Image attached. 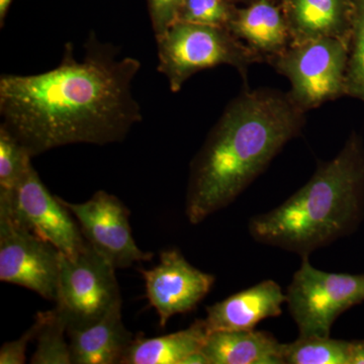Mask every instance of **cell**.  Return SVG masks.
Instances as JSON below:
<instances>
[{"label":"cell","mask_w":364,"mask_h":364,"mask_svg":"<svg viewBox=\"0 0 364 364\" xmlns=\"http://www.w3.org/2000/svg\"><path fill=\"white\" fill-rule=\"evenodd\" d=\"M76 59L67 43L61 63L33 75L0 77V114L7 133L32 157L71 144L121 142L142 111L133 93L141 62L91 33Z\"/></svg>","instance_id":"obj_1"},{"label":"cell","mask_w":364,"mask_h":364,"mask_svg":"<svg viewBox=\"0 0 364 364\" xmlns=\"http://www.w3.org/2000/svg\"><path fill=\"white\" fill-rule=\"evenodd\" d=\"M289 93L242 91L227 105L191 163L186 215L200 224L231 205L305 127Z\"/></svg>","instance_id":"obj_2"},{"label":"cell","mask_w":364,"mask_h":364,"mask_svg":"<svg viewBox=\"0 0 364 364\" xmlns=\"http://www.w3.org/2000/svg\"><path fill=\"white\" fill-rule=\"evenodd\" d=\"M364 219V142L353 132L341 151L320 162L303 188L269 212L251 218L254 240L301 257L349 236Z\"/></svg>","instance_id":"obj_3"},{"label":"cell","mask_w":364,"mask_h":364,"mask_svg":"<svg viewBox=\"0 0 364 364\" xmlns=\"http://www.w3.org/2000/svg\"><path fill=\"white\" fill-rule=\"evenodd\" d=\"M156 38L157 70L167 78L172 92L205 69L230 65L245 74L256 59L228 26L177 21Z\"/></svg>","instance_id":"obj_4"},{"label":"cell","mask_w":364,"mask_h":364,"mask_svg":"<svg viewBox=\"0 0 364 364\" xmlns=\"http://www.w3.org/2000/svg\"><path fill=\"white\" fill-rule=\"evenodd\" d=\"M350 37L294 42L277 55L275 67L291 82L289 95L304 111L346 95Z\"/></svg>","instance_id":"obj_5"},{"label":"cell","mask_w":364,"mask_h":364,"mask_svg":"<svg viewBox=\"0 0 364 364\" xmlns=\"http://www.w3.org/2000/svg\"><path fill=\"white\" fill-rule=\"evenodd\" d=\"M363 301L364 274L317 269L309 256L301 257L287 291V309L301 337H330L337 318Z\"/></svg>","instance_id":"obj_6"},{"label":"cell","mask_w":364,"mask_h":364,"mask_svg":"<svg viewBox=\"0 0 364 364\" xmlns=\"http://www.w3.org/2000/svg\"><path fill=\"white\" fill-rule=\"evenodd\" d=\"M122 301L116 268L87 243L75 257L61 255L56 306L68 328L83 327Z\"/></svg>","instance_id":"obj_7"},{"label":"cell","mask_w":364,"mask_h":364,"mask_svg":"<svg viewBox=\"0 0 364 364\" xmlns=\"http://www.w3.org/2000/svg\"><path fill=\"white\" fill-rule=\"evenodd\" d=\"M61 252L0 207V280L56 301Z\"/></svg>","instance_id":"obj_8"},{"label":"cell","mask_w":364,"mask_h":364,"mask_svg":"<svg viewBox=\"0 0 364 364\" xmlns=\"http://www.w3.org/2000/svg\"><path fill=\"white\" fill-rule=\"evenodd\" d=\"M0 207L63 255L75 257L87 245L78 223L61 198L48 191L33 167L13 193H0Z\"/></svg>","instance_id":"obj_9"},{"label":"cell","mask_w":364,"mask_h":364,"mask_svg":"<svg viewBox=\"0 0 364 364\" xmlns=\"http://www.w3.org/2000/svg\"><path fill=\"white\" fill-rule=\"evenodd\" d=\"M61 202L78 222L86 242L116 269L152 259L153 253L136 245L129 221L130 212L117 196L98 191L85 203L62 198Z\"/></svg>","instance_id":"obj_10"},{"label":"cell","mask_w":364,"mask_h":364,"mask_svg":"<svg viewBox=\"0 0 364 364\" xmlns=\"http://www.w3.org/2000/svg\"><path fill=\"white\" fill-rule=\"evenodd\" d=\"M140 272L162 329L173 316L195 310L215 282L214 275L193 267L177 249L163 251L156 267Z\"/></svg>","instance_id":"obj_11"},{"label":"cell","mask_w":364,"mask_h":364,"mask_svg":"<svg viewBox=\"0 0 364 364\" xmlns=\"http://www.w3.org/2000/svg\"><path fill=\"white\" fill-rule=\"evenodd\" d=\"M287 304V294L274 280H263L247 289L207 306L208 331H250L261 321L277 318Z\"/></svg>","instance_id":"obj_12"},{"label":"cell","mask_w":364,"mask_h":364,"mask_svg":"<svg viewBox=\"0 0 364 364\" xmlns=\"http://www.w3.org/2000/svg\"><path fill=\"white\" fill-rule=\"evenodd\" d=\"M73 364H122L133 342V333L124 327L122 301L90 324L68 328Z\"/></svg>","instance_id":"obj_13"},{"label":"cell","mask_w":364,"mask_h":364,"mask_svg":"<svg viewBox=\"0 0 364 364\" xmlns=\"http://www.w3.org/2000/svg\"><path fill=\"white\" fill-rule=\"evenodd\" d=\"M353 0H291L289 33L294 42L350 37Z\"/></svg>","instance_id":"obj_14"},{"label":"cell","mask_w":364,"mask_h":364,"mask_svg":"<svg viewBox=\"0 0 364 364\" xmlns=\"http://www.w3.org/2000/svg\"><path fill=\"white\" fill-rule=\"evenodd\" d=\"M284 343L265 331H215L203 352L208 364H284Z\"/></svg>","instance_id":"obj_15"},{"label":"cell","mask_w":364,"mask_h":364,"mask_svg":"<svg viewBox=\"0 0 364 364\" xmlns=\"http://www.w3.org/2000/svg\"><path fill=\"white\" fill-rule=\"evenodd\" d=\"M208 335L207 323L198 318L186 329L164 336H135L122 364H184L203 350Z\"/></svg>","instance_id":"obj_16"},{"label":"cell","mask_w":364,"mask_h":364,"mask_svg":"<svg viewBox=\"0 0 364 364\" xmlns=\"http://www.w3.org/2000/svg\"><path fill=\"white\" fill-rule=\"evenodd\" d=\"M229 30L255 52L279 55L287 47L289 25L279 9L268 0H258L232 16Z\"/></svg>","instance_id":"obj_17"},{"label":"cell","mask_w":364,"mask_h":364,"mask_svg":"<svg viewBox=\"0 0 364 364\" xmlns=\"http://www.w3.org/2000/svg\"><path fill=\"white\" fill-rule=\"evenodd\" d=\"M350 341L331 337L299 336L284 343V364H349Z\"/></svg>","instance_id":"obj_18"},{"label":"cell","mask_w":364,"mask_h":364,"mask_svg":"<svg viewBox=\"0 0 364 364\" xmlns=\"http://www.w3.org/2000/svg\"><path fill=\"white\" fill-rule=\"evenodd\" d=\"M42 313V325L37 336V348L33 364H71V351L65 336L68 330L66 318L57 310Z\"/></svg>","instance_id":"obj_19"},{"label":"cell","mask_w":364,"mask_h":364,"mask_svg":"<svg viewBox=\"0 0 364 364\" xmlns=\"http://www.w3.org/2000/svg\"><path fill=\"white\" fill-rule=\"evenodd\" d=\"M32 155L0 127V193H11L32 168Z\"/></svg>","instance_id":"obj_20"},{"label":"cell","mask_w":364,"mask_h":364,"mask_svg":"<svg viewBox=\"0 0 364 364\" xmlns=\"http://www.w3.org/2000/svg\"><path fill=\"white\" fill-rule=\"evenodd\" d=\"M346 95L364 102V0H353Z\"/></svg>","instance_id":"obj_21"},{"label":"cell","mask_w":364,"mask_h":364,"mask_svg":"<svg viewBox=\"0 0 364 364\" xmlns=\"http://www.w3.org/2000/svg\"><path fill=\"white\" fill-rule=\"evenodd\" d=\"M231 18V11L224 0H186L178 21L228 26Z\"/></svg>","instance_id":"obj_22"},{"label":"cell","mask_w":364,"mask_h":364,"mask_svg":"<svg viewBox=\"0 0 364 364\" xmlns=\"http://www.w3.org/2000/svg\"><path fill=\"white\" fill-rule=\"evenodd\" d=\"M42 320V313H38L33 324L21 335L20 338L2 345L0 349V363L23 364L26 363V348L30 342L37 338Z\"/></svg>","instance_id":"obj_23"},{"label":"cell","mask_w":364,"mask_h":364,"mask_svg":"<svg viewBox=\"0 0 364 364\" xmlns=\"http://www.w3.org/2000/svg\"><path fill=\"white\" fill-rule=\"evenodd\" d=\"M186 0H149L151 21L156 36L167 30L179 20Z\"/></svg>","instance_id":"obj_24"},{"label":"cell","mask_w":364,"mask_h":364,"mask_svg":"<svg viewBox=\"0 0 364 364\" xmlns=\"http://www.w3.org/2000/svg\"><path fill=\"white\" fill-rule=\"evenodd\" d=\"M349 364H364V339L350 341Z\"/></svg>","instance_id":"obj_25"},{"label":"cell","mask_w":364,"mask_h":364,"mask_svg":"<svg viewBox=\"0 0 364 364\" xmlns=\"http://www.w3.org/2000/svg\"><path fill=\"white\" fill-rule=\"evenodd\" d=\"M11 1L13 0H0V23H1V26H4V21Z\"/></svg>","instance_id":"obj_26"}]
</instances>
